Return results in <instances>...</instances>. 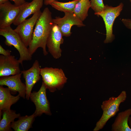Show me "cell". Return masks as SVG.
<instances>
[{"label": "cell", "instance_id": "obj_23", "mask_svg": "<svg viewBox=\"0 0 131 131\" xmlns=\"http://www.w3.org/2000/svg\"><path fill=\"white\" fill-rule=\"evenodd\" d=\"M11 52V51L9 50L5 49L1 45H0V54L1 55L5 56H7L10 55Z\"/></svg>", "mask_w": 131, "mask_h": 131}, {"label": "cell", "instance_id": "obj_16", "mask_svg": "<svg viewBox=\"0 0 131 131\" xmlns=\"http://www.w3.org/2000/svg\"><path fill=\"white\" fill-rule=\"evenodd\" d=\"M131 115V108L118 113L111 127L112 131H131L128 123Z\"/></svg>", "mask_w": 131, "mask_h": 131}, {"label": "cell", "instance_id": "obj_3", "mask_svg": "<svg viewBox=\"0 0 131 131\" xmlns=\"http://www.w3.org/2000/svg\"><path fill=\"white\" fill-rule=\"evenodd\" d=\"M0 35L5 38L6 45L8 46H13L17 50L20 55L18 60L22 65L24 61L31 60L32 55L30 53L27 47L10 26L0 29Z\"/></svg>", "mask_w": 131, "mask_h": 131}, {"label": "cell", "instance_id": "obj_28", "mask_svg": "<svg viewBox=\"0 0 131 131\" xmlns=\"http://www.w3.org/2000/svg\"><path fill=\"white\" fill-rule=\"evenodd\" d=\"M130 2L131 3V0H130Z\"/></svg>", "mask_w": 131, "mask_h": 131}, {"label": "cell", "instance_id": "obj_20", "mask_svg": "<svg viewBox=\"0 0 131 131\" xmlns=\"http://www.w3.org/2000/svg\"><path fill=\"white\" fill-rule=\"evenodd\" d=\"M80 0H73L68 2H61L56 0L50 4L53 8L58 10L65 12H73L75 5Z\"/></svg>", "mask_w": 131, "mask_h": 131}, {"label": "cell", "instance_id": "obj_2", "mask_svg": "<svg viewBox=\"0 0 131 131\" xmlns=\"http://www.w3.org/2000/svg\"><path fill=\"white\" fill-rule=\"evenodd\" d=\"M127 97L126 92L124 90L118 96L111 97L108 100L103 101L101 105L103 114L97 122L93 131H98L104 128L109 119L115 116L119 111L120 105L125 101Z\"/></svg>", "mask_w": 131, "mask_h": 131}, {"label": "cell", "instance_id": "obj_21", "mask_svg": "<svg viewBox=\"0 0 131 131\" xmlns=\"http://www.w3.org/2000/svg\"><path fill=\"white\" fill-rule=\"evenodd\" d=\"M91 8L94 14L99 13L104 9L105 5L103 0H90Z\"/></svg>", "mask_w": 131, "mask_h": 131}, {"label": "cell", "instance_id": "obj_9", "mask_svg": "<svg viewBox=\"0 0 131 131\" xmlns=\"http://www.w3.org/2000/svg\"><path fill=\"white\" fill-rule=\"evenodd\" d=\"M63 36L57 25L54 23L47 39L46 46L49 52L54 58H59L61 56L60 46L64 42Z\"/></svg>", "mask_w": 131, "mask_h": 131}, {"label": "cell", "instance_id": "obj_7", "mask_svg": "<svg viewBox=\"0 0 131 131\" xmlns=\"http://www.w3.org/2000/svg\"><path fill=\"white\" fill-rule=\"evenodd\" d=\"M42 13L40 10L33 14L31 17L23 21L14 30L27 47L32 41L34 26Z\"/></svg>", "mask_w": 131, "mask_h": 131}, {"label": "cell", "instance_id": "obj_4", "mask_svg": "<svg viewBox=\"0 0 131 131\" xmlns=\"http://www.w3.org/2000/svg\"><path fill=\"white\" fill-rule=\"evenodd\" d=\"M41 75L44 83L49 91L53 92L62 88L67 78L62 69L52 67L41 68Z\"/></svg>", "mask_w": 131, "mask_h": 131}, {"label": "cell", "instance_id": "obj_13", "mask_svg": "<svg viewBox=\"0 0 131 131\" xmlns=\"http://www.w3.org/2000/svg\"><path fill=\"white\" fill-rule=\"evenodd\" d=\"M21 73L16 75L0 77V85L6 86L13 92H17L21 97L26 98V87L21 80Z\"/></svg>", "mask_w": 131, "mask_h": 131}, {"label": "cell", "instance_id": "obj_10", "mask_svg": "<svg viewBox=\"0 0 131 131\" xmlns=\"http://www.w3.org/2000/svg\"><path fill=\"white\" fill-rule=\"evenodd\" d=\"M20 6L12 4L9 1L0 4V29L10 26L17 16Z\"/></svg>", "mask_w": 131, "mask_h": 131}, {"label": "cell", "instance_id": "obj_12", "mask_svg": "<svg viewBox=\"0 0 131 131\" xmlns=\"http://www.w3.org/2000/svg\"><path fill=\"white\" fill-rule=\"evenodd\" d=\"M20 63L14 56L0 55V77L16 75L21 73Z\"/></svg>", "mask_w": 131, "mask_h": 131}, {"label": "cell", "instance_id": "obj_5", "mask_svg": "<svg viewBox=\"0 0 131 131\" xmlns=\"http://www.w3.org/2000/svg\"><path fill=\"white\" fill-rule=\"evenodd\" d=\"M124 6L122 2L117 6L113 7L106 4L101 12L94 14L98 17L101 16L104 21L106 31V38L104 40L105 43L112 42L115 39V35L113 33V26L115 19L119 16Z\"/></svg>", "mask_w": 131, "mask_h": 131}, {"label": "cell", "instance_id": "obj_19", "mask_svg": "<svg viewBox=\"0 0 131 131\" xmlns=\"http://www.w3.org/2000/svg\"><path fill=\"white\" fill-rule=\"evenodd\" d=\"M91 6L89 0H80L76 4L73 13L83 22L88 16V11Z\"/></svg>", "mask_w": 131, "mask_h": 131}, {"label": "cell", "instance_id": "obj_25", "mask_svg": "<svg viewBox=\"0 0 131 131\" xmlns=\"http://www.w3.org/2000/svg\"><path fill=\"white\" fill-rule=\"evenodd\" d=\"M56 0H44V4L45 5H50L53 2Z\"/></svg>", "mask_w": 131, "mask_h": 131}, {"label": "cell", "instance_id": "obj_27", "mask_svg": "<svg viewBox=\"0 0 131 131\" xmlns=\"http://www.w3.org/2000/svg\"><path fill=\"white\" fill-rule=\"evenodd\" d=\"M8 1L9 0H0V4L4 3Z\"/></svg>", "mask_w": 131, "mask_h": 131}, {"label": "cell", "instance_id": "obj_6", "mask_svg": "<svg viewBox=\"0 0 131 131\" xmlns=\"http://www.w3.org/2000/svg\"><path fill=\"white\" fill-rule=\"evenodd\" d=\"M47 89L42 82L39 90L33 91L30 95V99L35 106L36 109L34 113L36 117L40 116L44 113L49 115H52L50 103L47 97Z\"/></svg>", "mask_w": 131, "mask_h": 131}, {"label": "cell", "instance_id": "obj_24", "mask_svg": "<svg viewBox=\"0 0 131 131\" xmlns=\"http://www.w3.org/2000/svg\"><path fill=\"white\" fill-rule=\"evenodd\" d=\"M13 1L14 4L17 6H20L24 4L26 2L25 0H10Z\"/></svg>", "mask_w": 131, "mask_h": 131}, {"label": "cell", "instance_id": "obj_1", "mask_svg": "<svg viewBox=\"0 0 131 131\" xmlns=\"http://www.w3.org/2000/svg\"><path fill=\"white\" fill-rule=\"evenodd\" d=\"M54 24L52 13L48 7L45 8L36 23L29 51L32 55L39 48L42 49L44 56L48 54L46 50L47 39Z\"/></svg>", "mask_w": 131, "mask_h": 131}, {"label": "cell", "instance_id": "obj_22", "mask_svg": "<svg viewBox=\"0 0 131 131\" xmlns=\"http://www.w3.org/2000/svg\"><path fill=\"white\" fill-rule=\"evenodd\" d=\"M121 21L126 28L131 30V19L123 18Z\"/></svg>", "mask_w": 131, "mask_h": 131}, {"label": "cell", "instance_id": "obj_26", "mask_svg": "<svg viewBox=\"0 0 131 131\" xmlns=\"http://www.w3.org/2000/svg\"><path fill=\"white\" fill-rule=\"evenodd\" d=\"M128 124L129 127L131 129V117L130 116L128 120Z\"/></svg>", "mask_w": 131, "mask_h": 131}, {"label": "cell", "instance_id": "obj_11", "mask_svg": "<svg viewBox=\"0 0 131 131\" xmlns=\"http://www.w3.org/2000/svg\"><path fill=\"white\" fill-rule=\"evenodd\" d=\"M41 69L38 60H36L30 68L21 71L25 81L26 98L27 100L30 99V95L34 86L41 79Z\"/></svg>", "mask_w": 131, "mask_h": 131}, {"label": "cell", "instance_id": "obj_15", "mask_svg": "<svg viewBox=\"0 0 131 131\" xmlns=\"http://www.w3.org/2000/svg\"><path fill=\"white\" fill-rule=\"evenodd\" d=\"M21 97L18 94L12 95L9 88L0 85V119L1 118L2 111L10 109L11 106L16 103Z\"/></svg>", "mask_w": 131, "mask_h": 131}, {"label": "cell", "instance_id": "obj_18", "mask_svg": "<svg viewBox=\"0 0 131 131\" xmlns=\"http://www.w3.org/2000/svg\"><path fill=\"white\" fill-rule=\"evenodd\" d=\"M2 118L0 121V131H12L11 123L21 115L16 113L15 111L10 109L2 111Z\"/></svg>", "mask_w": 131, "mask_h": 131}, {"label": "cell", "instance_id": "obj_8", "mask_svg": "<svg viewBox=\"0 0 131 131\" xmlns=\"http://www.w3.org/2000/svg\"><path fill=\"white\" fill-rule=\"evenodd\" d=\"M64 13V16L62 17H56L53 19L54 23L57 25L63 36H70L72 34L71 29L73 25L78 27L85 26L83 22L73 12H66Z\"/></svg>", "mask_w": 131, "mask_h": 131}, {"label": "cell", "instance_id": "obj_14", "mask_svg": "<svg viewBox=\"0 0 131 131\" xmlns=\"http://www.w3.org/2000/svg\"><path fill=\"white\" fill-rule=\"evenodd\" d=\"M44 0H33L31 2H26L20 6L18 15L13 23L18 25L31 14H34L40 10L44 3Z\"/></svg>", "mask_w": 131, "mask_h": 131}, {"label": "cell", "instance_id": "obj_17", "mask_svg": "<svg viewBox=\"0 0 131 131\" xmlns=\"http://www.w3.org/2000/svg\"><path fill=\"white\" fill-rule=\"evenodd\" d=\"M35 117L34 113L30 115L20 116L17 121H14L11 123V127L15 131H28L32 127Z\"/></svg>", "mask_w": 131, "mask_h": 131}]
</instances>
